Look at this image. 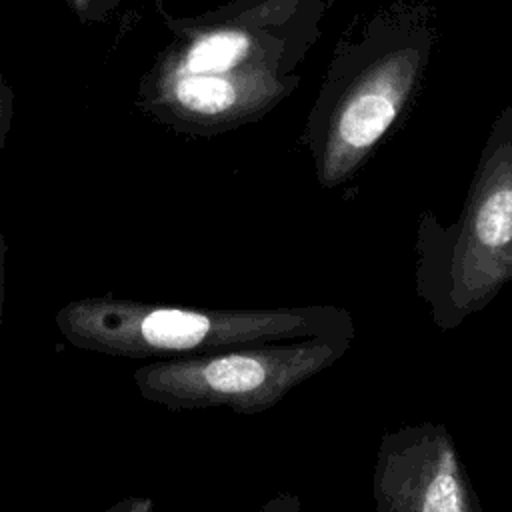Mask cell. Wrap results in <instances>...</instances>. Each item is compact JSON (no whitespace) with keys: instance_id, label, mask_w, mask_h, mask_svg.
Listing matches in <instances>:
<instances>
[{"instance_id":"7","label":"cell","mask_w":512,"mask_h":512,"mask_svg":"<svg viewBox=\"0 0 512 512\" xmlns=\"http://www.w3.org/2000/svg\"><path fill=\"white\" fill-rule=\"evenodd\" d=\"M82 24H102L114 14L120 0H66Z\"/></svg>"},{"instance_id":"8","label":"cell","mask_w":512,"mask_h":512,"mask_svg":"<svg viewBox=\"0 0 512 512\" xmlns=\"http://www.w3.org/2000/svg\"><path fill=\"white\" fill-rule=\"evenodd\" d=\"M14 108H16L14 88L6 80L4 72H2V66H0V154L4 150L6 138H8L12 122H14Z\"/></svg>"},{"instance_id":"2","label":"cell","mask_w":512,"mask_h":512,"mask_svg":"<svg viewBox=\"0 0 512 512\" xmlns=\"http://www.w3.org/2000/svg\"><path fill=\"white\" fill-rule=\"evenodd\" d=\"M420 16L382 18L342 44L308 116L306 140L320 186L350 180L414 102L432 50Z\"/></svg>"},{"instance_id":"5","label":"cell","mask_w":512,"mask_h":512,"mask_svg":"<svg viewBox=\"0 0 512 512\" xmlns=\"http://www.w3.org/2000/svg\"><path fill=\"white\" fill-rule=\"evenodd\" d=\"M348 338H306L270 342L196 356L168 358L134 370L144 400L172 408L226 406L238 414H258L288 390L334 364Z\"/></svg>"},{"instance_id":"10","label":"cell","mask_w":512,"mask_h":512,"mask_svg":"<svg viewBox=\"0 0 512 512\" xmlns=\"http://www.w3.org/2000/svg\"><path fill=\"white\" fill-rule=\"evenodd\" d=\"M4 288H6V236L0 222V326H2V310H4Z\"/></svg>"},{"instance_id":"6","label":"cell","mask_w":512,"mask_h":512,"mask_svg":"<svg viewBox=\"0 0 512 512\" xmlns=\"http://www.w3.org/2000/svg\"><path fill=\"white\" fill-rule=\"evenodd\" d=\"M422 464L414 470L416 482L408 490L406 512H468V498L454 448L438 438Z\"/></svg>"},{"instance_id":"3","label":"cell","mask_w":512,"mask_h":512,"mask_svg":"<svg viewBox=\"0 0 512 512\" xmlns=\"http://www.w3.org/2000/svg\"><path fill=\"white\" fill-rule=\"evenodd\" d=\"M64 340L88 352L120 358H182L306 338H352L354 324L336 306L268 310H206L88 296L56 312Z\"/></svg>"},{"instance_id":"11","label":"cell","mask_w":512,"mask_h":512,"mask_svg":"<svg viewBox=\"0 0 512 512\" xmlns=\"http://www.w3.org/2000/svg\"><path fill=\"white\" fill-rule=\"evenodd\" d=\"M156 10L160 12V16H162V18H166V16H168V12L164 10V0H156Z\"/></svg>"},{"instance_id":"4","label":"cell","mask_w":512,"mask_h":512,"mask_svg":"<svg viewBox=\"0 0 512 512\" xmlns=\"http://www.w3.org/2000/svg\"><path fill=\"white\" fill-rule=\"evenodd\" d=\"M416 282L444 328L484 308L512 282V104L490 126L460 218L422 214Z\"/></svg>"},{"instance_id":"9","label":"cell","mask_w":512,"mask_h":512,"mask_svg":"<svg viewBox=\"0 0 512 512\" xmlns=\"http://www.w3.org/2000/svg\"><path fill=\"white\" fill-rule=\"evenodd\" d=\"M154 502L148 496H124L102 512H152Z\"/></svg>"},{"instance_id":"1","label":"cell","mask_w":512,"mask_h":512,"mask_svg":"<svg viewBox=\"0 0 512 512\" xmlns=\"http://www.w3.org/2000/svg\"><path fill=\"white\" fill-rule=\"evenodd\" d=\"M326 0H232L164 20L172 40L142 74L136 104L190 136L256 122L300 84L298 64L320 34Z\"/></svg>"}]
</instances>
